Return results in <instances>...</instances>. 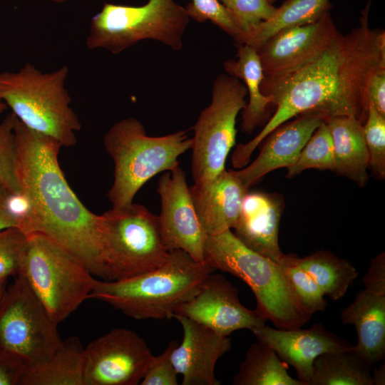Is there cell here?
<instances>
[{
    "instance_id": "1",
    "label": "cell",
    "mask_w": 385,
    "mask_h": 385,
    "mask_svg": "<svg viewBox=\"0 0 385 385\" xmlns=\"http://www.w3.org/2000/svg\"><path fill=\"white\" fill-rule=\"evenodd\" d=\"M371 2L349 33L339 31L320 52L297 66L264 75L262 92L271 96L276 111L255 138L237 145L231 160L234 168L246 166L263 140L294 117L306 113L319 114L324 120L349 116L364 124L368 81L385 64V32L369 25Z\"/></svg>"
},
{
    "instance_id": "2",
    "label": "cell",
    "mask_w": 385,
    "mask_h": 385,
    "mask_svg": "<svg viewBox=\"0 0 385 385\" xmlns=\"http://www.w3.org/2000/svg\"><path fill=\"white\" fill-rule=\"evenodd\" d=\"M14 137V170L24 206L18 228L45 237L105 279L101 216L89 210L68 185L58 162L62 145L16 117Z\"/></svg>"
},
{
    "instance_id": "3",
    "label": "cell",
    "mask_w": 385,
    "mask_h": 385,
    "mask_svg": "<svg viewBox=\"0 0 385 385\" xmlns=\"http://www.w3.org/2000/svg\"><path fill=\"white\" fill-rule=\"evenodd\" d=\"M215 271L181 250L170 251L160 267L133 277L95 279L88 299L102 301L135 319H170Z\"/></svg>"
},
{
    "instance_id": "4",
    "label": "cell",
    "mask_w": 385,
    "mask_h": 385,
    "mask_svg": "<svg viewBox=\"0 0 385 385\" xmlns=\"http://www.w3.org/2000/svg\"><path fill=\"white\" fill-rule=\"evenodd\" d=\"M107 153L114 163L113 183L107 197L112 207L129 206L150 179L179 165L178 158L191 149L186 130L149 136L143 125L133 117L113 124L103 138Z\"/></svg>"
},
{
    "instance_id": "5",
    "label": "cell",
    "mask_w": 385,
    "mask_h": 385,
    "mask_svg": "<svg viewBox=\"0 0 385 385\" xmlns=\"http://www.w3.org/2000/svg\"><path fill=\"white\" fill-rule=\"evenodd\" d=\"M204 257L215 270L244 281L255 294L256 309L277 328L297 329L309 322L279 263L248 248L232 230L207 236Z\"/></svg>"
},
{
    "instance_id": "6",
    "label": "cell",
    "mask_w": 385,
    "mask_h": 385,
    "mask_svg": "<svg viewBox=\"0 0 385 385\" xmlns=\"http://www.w3.org/2000/svg\"><path fill=\"white\" fill-rule=\"evenodd\" d=\"M67 66L44 73L30 63L16 72L0 73V98L29 129L49 136L62 147L76 143L81 123L65 87Z\"/></svg>"
},
{
    "instance_id": "7",
    "label": "cell",
    "mask_w": 385,
    "mask_h": 385,
    "mask_svg": "<svg viewBox=\"0 0 385 385\" xmlns=\"http://www.w3.org/2000/svg\"><path fill=\"white\" fill-rule=\"evenodd\" d=\"M189 20L185 7L174 0H148L138 6L105 3L91 19L86 45L118 54L150 39L180 51Z\"/></svg>"
},
{
    "instance_id": "8",
    "label": "cell",
    "mask_w": 385,
    "mask_h": 385,
    "mask_svg": "<svg viewBox=\"0 0 385 385\" xmlns=\"http://www.w3.org/2000/svg\"><path fill=\"white\" fill-rule=\"evenodd\" d=\"M101 216L105 280L118 281L142 274L162 265L168 250L158 215L132 203L106 211Z\"/></svg>"
},
{
    "instance_id": "9",
    "label": "cell",
    "mask_w": 385,
    "mask_h": 385,
    "mask_svg": "<svg viewBox=\"0 0 385 385\" xmlns=\"http://www.w3.org/2000/svg\"><path fill=\"white\" fill-rule=\"evenodd\" d=\"M27 237L19 274L58 324L88 299L96 279L79 261L48 239L36 234Z\"/></svg>"
},
{
    "instance_id": "10",
    "label": "cell",
    "mask_w": 385,
    "mask_h": 385,
    "mask_svg": "<svg viewBox=\"0 0 385 385\" xmlns=\"http://www.w3.org/2000/svg\"><path fill=\"white\" fill-rule=\"evenodd\" d=\"M247 91L238 78L225 74L215 80L212 100L194 125L191 173L194 182L212 178L222 171L235 143L236 119L247 104Z\"/></svg>"
},
{
    "instance_id": "11",
    "label": "cell",
    "mask_w": 385,
    "mask_h": 385,
    "mask_svg": "<svg viewBox=\"0 0 385 385\" xmlns=\"http://www.w3.org/2000/svg\"><path fill=\"white\" fill-rule=\"evenodd\" d=\"M56 324L19 274L0 302V348L19 356L27 367L46 361L62 340Z\"/></svg>"
},
{
    "instance_id": "12",
    "label": "cell",
    "mask_w": 385,
    "mask_h": 385,
    "mask_svg": "<svg viewBox=\"0 0 385 385\" xmlns=\"http://www.w3.org/2000/svg\"><path fill=\"white\" fill-rule=\"evenodd\" d=\"M154 357L135 332L113 329L84 347V385L139 384Z\"/></svg>"
},
{
    "instance_id": "13",
    "label": "cell",
    "mask_w": 385,
    "mask_h": 385,
    "mask_svg": "<svg viewBox=\"0 0 385 385\" xmlns=\"http://www.w3.org/2000/svg\"><path fill=\"white\" fill-rule=\"evenodd\" d=\"M157 190L161 202L158 223L168 250H183L204 262L207 235L198 220L183 170L178 165L163 175Z\"/></svg>"
},
{
    "instance_id": "14",
    "label": "cell",
    "mask_w": 385,
    "mask_h": 385,
    "mask_svg": "<svg viewBox=\"0 0 385 385\" xmlns=\"http://www.w3.org/2000/svg\"><path fill=\"white\" fill-rule=\"evenodd\" d=\"M174 314L186 317L225 337L238 329L260 328L267 321L256 309H250L241 303L239 290L222 274L212 272L198 292Z\"/></svg>"
},
{
    "instance_id": "15",
    "label": "cell",
    "mask_w": 385,
    "mask_h": 385,
    "mask_svg": "<svg viewBox=\"0 0 385 385\" xmlns=\"http://www.w3.org/2000/svg\"><path fill=\"white\" fill-rule=\"evenodd\" d=\"M252 332L257 341L270 346L282 361L295 369L297 379L304 385H310L313 363L318 356L353 347L321 323L305 329H274L264 325Z\"/></svg>"
},
{
    "instance_id": "16",
    "label": "cell",
    "mask_w": 385,
    "mask_h": 385,
    "mask_svg": "<svg viewBox=\"0 0 385 385\" xmlns=\"http://www.w3.org/2000/svg\"><path fill=\"white\" fill-rule=\"evenodd\" d=\"M329 12L314 22L283 29L256 48L264 75L281 72L311 58L338 34Z\"/></svg>"
},
{
    "instance_id": "17",
    "label": "cell",
    "mask_w": 385,
    "mask_h": 385,
    "mask_svg": "<svg viewBox=\"0 0 385 385\" xmlns=\"http://www.w3.org/2000/svg\"><path fill=\"white\" fill-rule=\"evenodd\" d=\"M183 329V339L171 352V361L183 385H219L215 376L217 360L232 348L228 337L186 317L174 314Z\"/></svg>"
},
{
    "instance_id": "18",
    "label": "cell",
    "mask_w": 385,
    "mask_h": 385,
    "mask_svg": "<svg viewBox=\"0 0 385 385\" xmlns=\"http://www.w3.org/2000/svg\"><path fill=\"white\" fill-rule=\"evenodd\" d=\"M324 120L317 113L298 115L273 130L263 140L257 157L250 165L231 171L247 188L266 174L281 168H288L297 160L302 148Z\"/></svg>"
},
{
    "instance_id": "19",
    "label": "cell",
    "mask_w": 385,
    "mask_h": 385,
    "mask_svg": "<svg viewBox=\"0 0 385 385\" xmlns=\"http://www.w3.org/2000/svg\"><path fill=\"white\" fill-rule=\"evenodd\" d=\"M190 191L198 220L210 236L235 227L249 188L230 169H224L212 178L195 182Z\"/></svg>"
},
{
    "instance_id": "20",
    "label": "cell",
    "mask_w": 385,
    "mask_h": 385,
    "mask_svg": "<svg viewBox=\"0 0 385 385\" xmlns=\"http://www.w3.org/2000/svg\"><path fill=\"white\" fill-rule=\"evenodd\" d=\"M283 205L279 195L248 192L232 232L248 248L279 262L284 255L279 245Z\"/></svg>"
},
{
    "instance_id": "21",
    "label": "cell",
    "mask_w": 385,
    "mask_h": 385,
    "mask_svg": "<svg viewBox=\"0 0 385 385\" xmlns=\"http://www.w3.org/2000/svg\"><path fill=\"white\" fill-rule=\"evenodd\" d=\"M340 316L344 324L356 328L354 351L371 366L382 361L385 356V294L361 289Z\"/></svg>"
},
{
    "instance_id": "22",
    "label": "cell",
    "mask_w": 385,
    "mask_h": 385,
    "mask_svg": "<svg viewBox=\"0 0 385 385\" xmlns=\"http://www.w3.org/2000/svg\"><path fill=\"white\" fill-rule=\"evenodd\" d=\"M332 138L335 170L360 187L368 180L369 156L363 133V123L349 116H337L324 120Z\"/></svg>"
},
{
    "instance_id": "23",
    "label": "cell",
    "mask_w": 385,
    "mask_h": 385,
    "mask_svg": "<svg viewBox=\"0 0 385 385\" xmlns=\"http://www.w3.org/2000/svg\"><path fill=\"white\" fill-rule=\"evenodd\" d=\"M237 46L236 58L226 61L224 69L229 76L241 79L247 88L249 101L242 110L241 129L251 133L267 120L273 103L271 96L261 90L264 71L256 49L246 44Z\"/></svg>"
},
{
    "instance_id": "24",
    "label": "cell",
    "mask_w": 385,
    "mask_h": 385,
    "mask_svg": "<svg viewBox=\"0 0 385 385\" xmlns=\"http://www.w3.org/2000/svg\"><path fill=\"white\" fill-rule=\"evenodd\" d=\"M83 351L77 337L62 340L46 361L27 367L21 385H84Z\"/></svg>"
},
{
    "instance_id": "25",
    "label": "cell",
    "mask_w": 385,
    "mask_h": 385,
    "mask_svg": "<svg viewBox=\"0 0 385 385\" xmlns=\"http://www.w3.org/2000/svg\"><path fill=\"white\" fill-rule=\"evenodd\" d=\"M332 7L329 0H285L269 19L233 38L237 45L246 44L256 49L279 31L316 21Z\"/></svg>"
},
{
    "instance_id": "26",
    "label": "cell",
    "mask_w": 385,
    "mask_h": 385,
    "mask_svg": "<svg viewBox=\"0 0 385 385\" xmlns=\"http://www.w3.org/2000/svg\"><path fill=\"white\" fill-rule=\"evenodd\" d=\"M371 366L353 347L324 353L314 361L310 385H372Z\"/></svg>"
},
{
    "instance_id": "27",
    "label": "cell",
    "mask_w": 385,
    "mask_h": 385,
    "mask_svg": "<svg viewBox=\"0 0 385 385\" xmlns=\"http://www.w3.org/2000/svg\"><path fill=\"white\" fill-rule=\"evenodd\" d=\"M292 257L333 300L342 298L359 274L348 260L328 251L318 250L302 258L292 255Z\"/></svg>"
},
{
    "instance_id": "28",
    "label": "cell",
    "mask_w": 385,
    "mask_h": 385,
    "mask_svg": "<svg viewBox=\"0 0 385 385\" xmlns=\"http://www.w3.org/2000/svg\"><path fill=\"white\" fill-rule=\"evenodd\" d=\"M288 366L268 345L257 341L248 348L232 384L235 385H304L287 372Z\"/></svg>"
},
{
    "instance_id": "29",
    "label": "cell",
    "mask_w": 385,
    "mask_h": 385,
    "mask_svg": "<svg viewBox=\"0 0 385 385\" xmlns=\"http://www.w3.org/2000/svg\"><path fill=\"white\" fill-rule=\"evenodd\" d=\"M310 168L332 171L335 170L332 138L324 120L309 138L295 163L287 168V177L292 178Z\"/></svg>"
},
{
    "instance_id": "30",
    "label": "cell",
    "mask_w": 385,
    "mask_h": 385,
    "mask_svg": "<svg viewBox=\"0 0 385 385\" xmlns=\"http://www.w3.org/2000/svg\"><path fill=\"white\" fill-rule=\"evenodd\" d=\"M289 286L303 310L309 316L326 309L324 294L314 279L292 260L284 255L279 261Z\"/></svg>"
},
{
    "instance_id": "31",
    "label": "cell",
    "mask_w": 385,
    "mask_h": 385,
    "mask_svg": "<svg viewBox=\"0 0 385 385\" xmlns=\"http://www.w3.org/2000/svg\"><path fill=\"white\" fill-rule=\"evenodd\" d=\"M363 133L369 152V167L376 178L383 180L385 177V116L369 102Z\"/></svg>"
},
{
    "instance_id": "32",
    "label": "cell",
    "mask_w": 385,
    "mask_h": 385,
    "mask_svg": "<svg viewBox=\"0 0 385 385\" xmlns=\"http://www.w3.org/2000/svg\"><path fill=\"white\" fill-rule=\"evenodd\" d=\"M28 245L27 235L12 227L0 231V279L16 277L21 272Z\"/></svg>"
},
{
    "instance_id": "33",
    "label": "cell",
    "mask_w": 385,
    "mask_h": 385,
    "mask_svg": "<svg viewBox=\"0 0 385 385\" xmlns=\"http://www.w3.org/2000/svg\"><path fill=\"white\" fill-rule=\"evenodd\" d=\"M218 1L228 10L237 26L239 33L237 35L250 32L269 19L277 9L267 0Z\"/></svg>"
},
{
    "instance_id": "34",
    "label": "cell",
    "mask_w": 385,
    "mask_h": 385,
    "mask_svg": "<svg viewBox=\"0 0 385 385\" xmlns=\"http://www.w3.org/2000/svg\"><path fill=\"white\" fill-rule=\"evenodd\" d=\"M16 116L10 113L0 123V182L14 195H20L15 170L14 123Z\"/></svg>"
},
{
    "instance_id": "35",
    "label": "cell",
    "mask_w": 385,
    "mask_h": 385,
    "mask_svg": "<svg viewBox=\"0 0 385 385\" xmlns=\"http://www.w3.org/2000/svg\"><path fill=\"white\" fill-rule=\"evenodd\" d=\"M185 9L189 17L197 22L210 21L232 37L239 33L230 13L218 0H191Z\"/></svg>"
},
{
    "instance_id": "36",
    "label": "cell",
    "mask_w": 385,
    "mask_h": 385,
    "mask_svg": "<svg viewBox=\"0 0 385 385\" xmlns=\"http://www.w3.org/2000/svg\"><path fill=\"white\" fill-rule=\"evenodd\" d=\"M177 345L176 341H172L160 355L155 356L140 384H178V374L171 361V352Z\"/></svg>"
},
{
    "instance_id": "37",
    "label": "cell",
    "mask_w": 385,
    "mask_h": 385,
    "mask_svg": "<svg viewBox=\"0 0 385 385\" xmlns=\"http://www.w3.org/2000/svg\"><path fill=\"white\" fill-rule=\"evenodd\" d=\"M26 369L19 356L0 348V385H21Z\"/></svg>"
},
{
    "instance_id": "38",
    "label": "cell",
    "mask_w": 385,
    "mask_h": 385,
    "mask_svg": "<svg viewBox=\"0 0 385 385\" xmlns=\"http://www.w3.org/2000/svg\"><path fill=\"white\" fill-rule=\"evenodd\" d=\"M364 289L385 294V255L381 252L371 260L370 266L362 278Z\"/></svg>"
},
{
    "instance_id": "39",
    "label": "cell",
    "mask_w": 385,
    "mask_h": 385,
    "mask_svg": "<svg viewBox=\"0 0 385 385\" xmlns=\"http://www.w3.org/2000/svg\"><path fill=\"white\" fill-rule=\"evenodd\" d=\"M369 102L385 116V64L380 66L371 76L367 83Z\"/></svg>"
},
{
    "instance_id": "40",
    "label": "cell",
    "mask_w": 385,
    "mask_h": 385,
    "mask_svg": "<svg viewBox=\"0 0 385 385\" xmlns=\"http://www.w3.org/2000/svg\"><path fill=\"white\" fill-rule=\"evenodd\" d=\"M16 196L0 182V231L12 227H18L19 216L13 207Z\"/></svg>"
},
{
    "instance_id": "41",
    "label": "cell",
    "mask_w": 385,
    "mask_h": 385,
    "mask_svg": "<svg viewBox=\"0 0 385 385\" xmlns=\"http://www.w3.org/2000/svg\"><path fill=\"white\" fill-rule=\"evenodd\" d=\"M372 378V385L385 384V364L383 363L379 366L374 371Z\"/></svg>"
},
{
    "instance_id": "42",
    "label": "cell",
    "mask_w": 385,
    "mask_h": 385,
    "mask_svg": "<svg viewBox=\"0 0 385 385\" xmlns=\"http://www.w3.org/2000/svg\"><path fill=\"white\" fill-rule=\"evenodd\" d=\"M6 287H7V280L0 279V302L5 293Z\"/></svg>"
},
{
    "instance_id": "43",
    "label": "cell",
    "mask_w": 385,
    "mask_h": 385,
    "mask_svg": "<svg viewBox=\"0 0 385 385\" xmlns=\"http://www.w3.org/2000/svg\"><path fill=\"white\" fill-rule=\"evenodd\" d=\"M7 106L0 98V114H1L5 110H6Z\"/></svg>"
},
{
    "instance_id": "44",
    "label": "cell",
    "mask_w": 385,
    "mask_h": 385,
    "mask_svg": "<svg viewBox=\"0 0 385 385\" xmlns=\"http://www.w3.org/2000/svg\"><path fill=\"white\" fill-rule=\"evenodd\" d=\"M47 1H53V2L62 3V2H64L66 0H47Z\"/></svg>"
},
{
    "instance_id": "45",
    "label": "cell",
    "mask_w": 385,
    "mask_h": 385,
    "mask_svg": "<svg viewBox=\"0 0 385 385\" xmlns=\"http://www.w3.org/2000/svg\"><path fill=\"white\" fill-rule=\"evenodd\" d=\"M270 4H273L276 0H267Z\"/></svg>"
}]
</instances>
